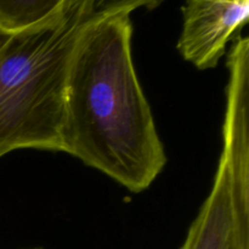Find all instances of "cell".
<instances>
[{"label": "cell", "mask_w": 249, "mask_h": 249, "mask_svg": "<svg viewBox=\"0 0 249 249\" xmlns=\"http://www.w3.org/2000/svg\"><path fill=\"white\" fill-rule=\"evenodd\" d=\"M131 34L129 14L83 26L68 67L61 142L62 152L141 192L167 158L134 68Z\"/></svg>", "instance_id": "6da1fadb"}, {"label": "cell", "mask_w": 249, "mask_h": 249, "mask_svg": "<svg viewBox=\"0 0 249 249\" xmlns=\"http://www.w3.org/2000/svg\"><path fill=\"white\" fill-rule=\"evenodd\" d=\"M90 21L85 0H70L44 23L0 40V157L18 148L62 152L71 57Z\"/></svg>", "instance_id": "7a4b0ae2"}, {"label": "cell", "mask_w": 249, "mask_h": 249, "mask_svg": "<svg viewBox=\"0 0 249 249\" xmlns=\"http://www.w3.org/2000/svg\"><path fill=\"white\" fill-rule=\"evenodd\" d=\"M224 146L213 189L180 249H249V97L226 95Z\"/></svg>", "instance_id": "3957f363"}, {"label": "cell", "mask_w": 249, "mask_h": 249, "mask_svg": "<svg viewBox=\"0 0 249 249\" xmlns=\"http://www.w3.org/2000/svg\"><path fill=\"white\" fill-rule=\"evenodd\" d=\"M178 49L199 70L214 68L237 29L247 23L249 0H186Z\"/></svg>", "instance_id": "277c9868"}, {"label": "cell", "mask_w": 249, "mask_h": 249, "mask_svg": "<svg viewBox=\"0 0 249 249\" xmlns=\"http://www.w3.org/2000/svg\"><path fill=\"white\" fill-rule=\"evenodd\" d=\"M70 0H0V33L12 34L44 23Z\"/></svg>", "instance_id": "5b68a950"}, {"label": "cell", "mask_w": 249, "mask_h": 249, "mask_svg": "<svg viewBox=\"0 0 249 249\" xmlns=\"http://www.w3.org/2000/svg\"><path fill=\"white\" fill-rule=\"evenodd\" d=\"M164 0H85L87 14L90 19L116 14H129L134 10L146 7L155 9Z\"/></svg>", "instance_id": "8992f818"}, {"label": "cell", "mask_w": 249, "mask_h": 249, "mask_svg": "<svg viewBox=\"0 0 249 249\" xmlns=\"http://www.w3.org/2000/svg\"><path fill=\"white\" fill-rule=\"evenodd\" d=\"M2 36H4V34H2V33H0V40H1V38H2Z\"/></svg>", "instance_id": "52a82bcc"}]
</instances>
